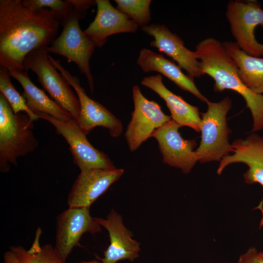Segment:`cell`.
<instances>
[{
    "label": "cell",
    "mask_w": 263,
    "mask_h": 263,
    "mask_svg": "<svg viewBox=\"0 0 263 263\" xmlns=\"http://www.w3.org/2000/svg\"><path fill=\"white\" fill-rule=\"evenodd\" d=\"M60 21L47 8L32 9L22 0H0V65L23 70L26 56L56 38Z\"/></svg>",
    "instance_id": "obj_1"
},
{
    "label": "cell",
    "mask_w": 263,
    "mask_h": 263,
    "mask_svg": "<svg viewBox=\"0 0 263 263\" xmlns=\"http://www.w3.org/2000/svg\"><path fill=\"white\" fill-rule=\"evenodd\" d=\"M197 58L204 75L214 81L215 92L233 90L243 96L253 118L252 132L263 130V95L247 88L238 74L236 63L225 50L223 43L209 37L200 41L195 47Z\"/></svg>",
    "instance_id": "obj_2"
},
{
    "label": "cell",
    "mask_w": 263,
    "mask_h": 263,
    "mask_svg": "<svg viewBox=\"0 0 263 263\" xmlns=\"http://www.w3.org/2000/svg\"><path fill=\"white\" fill-rule=\"evenodd\" d=\"M34 121L25 113H15L0 93V171L8 172L17 159L32 152L38 143L33 130Z\"/></svg>",
    "instance_id": "obj_3"
},
{
    "label": "cell",
    "mask_w": 263,
    "mask_h": 263,
    "mask_svg": "<svg viewBox=\"0 0 263 263\" xmlns=\"http://www.w3.org/2000/svg\"><path fill=\"white\" fill-rule=\"evenodd\" d=\"M206 103L207 111L202 113L201 141L195 150L202 163L220 161L232 150L228 141L230 130L226 122V115L232 106L231 99L226 96L219 102L208 100Z\"/></svg>",
    "instance_id": "obj_4"
},
{
    "label": "cell",
    "mask_w": 263,
    "mask_h": 263,
    "mask_svg": "<svg viewBox=\"0 0 263 263\" xmlns=\"http://www.w3.org/2000/svg\"><path fill=\"white\" fill-rule=\"evenodd\" d=\"M84 16L74 9L60 22L63 27L61 34L45 48L48 53L62 56L68 62L75 63L86 76L93 94L94 78L89 61L96 46L80 27L78 20Z\"/></svg>",
    "instance_id": "obj_5"
},
{
    "label": "cell",
    "mask_w": 263,
    "mask_h": 263,
    "mask_svg": "<svg viewBox=\"0 0 263 263\" xmlns=\"http://www.w3.org/2000/svg\"><path fill=\"white\" fill-rule=\"evenodd\" d=\"M46 47L36 49L25 57L23 70H32L37 75V80L50 97L78 121L80 105L78 98L70 85L49 59Z\"/></svg>",
    "instance_id": "obj_6"
},
{
    "label": "cell",
    "mask_w": 263,
    "mask_h": 263,
    "mask_svg": "<svg viewBox=\"0 0 263 263\" xmlns=\"http://www.w3.org/2000/svg\"><path fill=\"white\" fill-rule=\"evenodd\" d=\"M230 30L240 48L255 57L263 56V44L254 35L256 28H263V9L256 0H230L225 12Z\"/></svg>",
    "instance_id": "obj_7"
},
{
    "label": "cell",
    "mask_w": 263,
    "mask_h": 263,
    "mask_svg": "<svg viewBox=\"0 0 263 263\" xmlns=\"http://www.w3.org/2000/svg\"><path fill=\"white\" fill-rule=\"evenodd\" d=\"M55 128L69 146L73 162L80 170L92 169H116L110 158L93 147L80 129L78 121L72 118L68 121L57 119L46 113L36 112Z\"/></svg>",
    "instance_id": "obj_8"
},
{
    "label": "cell",
    "mask_w": 263,
    "mask_h": 263,
    "mask_svg": "<svg viewBox=\"0 0 263 263\" xmlns=\"http://www.w3.org/2000/svg\"><path fill=\"white\" fill-rule=\"evenodd\" d=\"M48 57L52 64L76 93L80 105L78 122L84 133L87 135L94 128L100 126L107 129L113 137L120 136L123 131L121 121L102 104L90 98L80 85L78 78L72 75L65 69L59 60H56L50 55Z\"/></svg>",
    "instance_id": "obj_9"
},
{
    "label": "cell",
    "mask_w": 263,
    "mask_h": 263,
    "mask_svg": "<svg viewBox=\"0 0 263 263\" xmlns=\"http://www.w3.org/2000/svg\"><path fill=\"white\" fill-rule=\"evenodd\" d=\"M132 91L134 110L125 136L130 151H134L171 118L157 103L146 98L138 86L134 85Z\"/></svg>",
    "instance_id": "obj_10"
},
{
    "label": "cell",
    "mask_w": 263,
    "mask_h": 263,
    "mask_svg": "<svg viewBox=\"0 0 263 263\" xmlns=\"http://www.w3.org/2000/svg\"><path fill=\"white\" fill-rule=\"evenodd\" d=\"M90 207H69L56 217L54 247L64 261L73 249L80 245L83 234L101 231V225L91 215Z\"/></svg>",
    "instance_id": "obj_11"
},
{
    "label": "cell",
    "mask_w": 263,
    "mask_h": 263,
    "mask_svg": "<svg viewBox=\"0 0 263 263\" xmlns=\"http://www.w3.org/2000/svg\"><path fill=\"white\" fill-rule=\"evenodd\" d=\"M181 126L171 119L158 129L152 137L157 141L163 162L179 168L184 173H189L197 161L195 139H185L179 132Z\"/></svg>",
    "instance_id": "obj_12"
},
{
    "label": "cell",
    "mask_w": 263,
    "mask_h": 263,
    "mask_svg": "<svg viewBox=\"0 0 263 263\" xmlns=\"http://www.w3.org/2000/svg\"><path fill=\"white\" fill-rule=\"evenodd\" d=\"M122 169L80 170L67 197L69 207H90L124 173Z\"/></svg>",
    "instance_id": "obj_13"
},
{
    "label": "cell",
    "mask_w": 263,
    "mask_h": 263,
    "mask_svg": "<svg viewBox=\"0 0 263 263\" xmlns=\"http://www.w3.org/2000/svg\"><path fill=\"white\" fill-rule=\"evenodd\" d=\"M141 29L153 38L150 46L175 61L188 75L194 78L204 75L196 52L186 47L183 40L167 26L153 23L142 27Z\"/></svg>",
    "instance_id": "obj_14"
},
{
    "label": "cell",
    "mask_w": 263,
    "mask_h": 263,
    "mask_svg": "<svg viewBox=\"0 0 263 263\" xmlns=\"http://www.w3.org/2000/svg\"><path fill=\"white\" fill-rule=\"evenodd\" d=\"M231 145L232 154L220 161L217 174L220 175L231 164L244 163L248 167L244 175L245 182L263 187V136L253 132L244 139L235 140Z\"/></svg>",
    "instance_id": "obj_15"
},
{
    "label": "cell",
    "mask_w": 263,
    "mask_h": 263,
    "mask_svg": "<svg viewBox=\"0 0 263 263\" xmlns=\"http://www.w3.org/2000/svg\"><path fill=\"white\" fill-rule=\"evenodd\" d=\"M97 13L93 21L84 31L96 47L104 45L110 36L134 33L138 25L129 17L114 8L108 0H96Z\"/></svg>",
    "instance_id": "obj_16"
},
{
    "label": "cell",
    "mask_w": 263,
    "mask_h": 263,
    "mask_svg": "<svg viewBox=\"0 0 263 263\" xmlns=\"http://www.w3.org/2000/svg\"><path fill=\"white\" fill-rule=\"evenodd\" d=\"M94 218L108 231L110 240L102 263H116L122 260L132 262L139 256L140 243L132 238V233L124 225L120 215L112 209L105 219Z\"/></svg>",
    "instance_id": "obj_17"
},
{
    "label": "cell",
    "mask_w": 263,
    "mask_h": 263,
    "mask_svg": "<svg viewBox=\"0 0 263 263\" xmlns=\"http://www.w3.org/2000/svg\"><path fill=\"white\" fill-rule=\"evenodd\" d=\"M141 84L153 91L164 99L170 111L172 120L181 127L187 126L200 132L201 117L199 108L169 91L164 84L161 75L145 77Z\"/></svg>",
    "instance_id": "obj_18"
},
{
    "label": "cell",
    "mask_w": 263,
    "mask_h": 263,
    "mask_svg": "<svg viewBox=\"0 0 263 263\" xmlns=\"http://www.w3.org/2000/svg\"><path fill=\"white\" fill-rule=\"evenodd\" d=\"M137 63L143 72H157L173 82L180 89L191 93L201 101L205 103L208 101L198 89L193 78L184 74L178 65L161 54L142 48L139 52Z\"/></svg>",
    "instance_id": "obj_19"
},
{
    "label": "cell",
    "mask_w": 263,
    "mask_h": 263,
    "mask_svg": "<svg viewBox=\"0 0 263 263\" xmlns=\"http://www.w3.org/2000/svg\"><path fill=\"white\" fill-rule=\"evenodd\" d=\"M11 76L22 87V96L28 108L34 113H46L57 119L68 121L74 118L72 115L50 98L44 91L37 87L30 80L27 72L19 68L7 69Z\"/></svg>",
    "instance_id": "obj_20"
},
{
    "label": "cell",
    "mask_w": 263,
    "mask_h": 263,
    "mask_svg": "<svg viewBox=\"0 0 263 263\" xmlns=\"http://www.w3.org/2000/svg\"><path fill=\"white\" fill-rule=\"evenodd\" d=\"M223 44L237 64L243 83L254 92L263 95V57L251 56L242 51L235 41Z\"/></svg>",
    "instance_id": "obj_21"
},
{
    "label": "cell",
    "mask_w": 263,
    "mask_h": 263,
    "mask_svg": "<svg viewBox=\"0 0 263 263\" xmlns=\"http://www.w3.org/2000/svg\"><path fill=\"white\" fill-rule=\"evenodd\" d=\"M38 237L28 250L20 245H12L10 250L16 255L20 263H65L51 244L40 246Z\"/></svg>",
    "instance_id": "obj_22"
},
{
    "label": "cell",
    "mask_w": 263,
    "mask_h": 263,
    "mask_svg": "<svg viewBox=\"0 0 263 263\" xmlns=\"http://www.w3.org/2000/svg\"><path fill=\"white\" fill-rule=\"evenodd\" d=\"M10 76L8 71L0 67V93L5 97L15 113L23 112L33 121L38 120L39 117L28 108L24 98L15 89Z\"/></svg>",
    "instance_id": "obj_23"
},
{
    "label": "cell",
    "mask_w": 263,
    "mask_h": 263,
    "mask_svg": "<svg viewBox=\"0 0 263 263\" xmlns=\"http://www.w3.org/2000/svg\"><path fill=\"white\" fill-rule=\"evenodd\" d=\"M117 9L129 17L138 26L148 25L151 20L150 0H115Z\"/></svg>",
    "instance_id": "obj_24"
},
{
    "label": "cell",
    "mask_w": 263,
    "mask_h": 263,
    "mask_svg": "<svg viewBox=\"0 0 263 263\" xmlns=\"http://www.w3.org/2000/svg\"><path fill=\"white\" fill-rule=\"evenodd\" d=\"M27 6L35 9L49 8L60 22L75 9L71 0H22Z\"/></svg>",
    "instance_id": "obj_25"
},
{
    "label": "cell",
    "mask_w": 263,
    "mask_h": 263,
    "mask_svg": "<svg viewBox=\"0 0 263 263\" xmlns=\"http://www.w3.org/2000/svg\"><path fill=\"white\" fill-rule=\"evenodd\" d=\"M258 254L257 249L251 247L240 256L237 263H259L257 260Z\"/></svg>",
    "instance_id": "obj_26"
},
{
    "label": "cell",
    "mask_w": 263,
    "mask_h": 263,
    "mask_svg": "<svg viewBox=\"0 0 263 263\" xmlns=\"http://www.w3.org/2000/svg\"><path fill=\"white\" fill-rule=\"evenodd\" d=\"M3 260V263H20L16 255L10 250L4 253Z\"/></svg>",
    "instance_id": "obj_27"
},
{
    "label": "cell",
    "mask_w": 263,
    "mask_h": 263,
    "mask_svg": "<svg viewBox=\"0 0 263 263\" xmlns=\"http://www.w3.org/2000/svg\"><path fill=\"white\" fill-rule=\"evenodd\" d=\"M257 208L259 209L262 212V218L261 219L260 222V226H262L263 225V202H261L258 207H257Z\"/></svg>",
    "instance_id": "obj_28"
},
{
    "label": "cell",
    "mask_w": 263,
    "mask_h": 263,
    "mask_svg": "<svg viewBox=\"0 0 263 263\" xmlns=\"http://www.w3.org/2000/svg\"><path fill=\"white\" fill-rule=\"evenodd\" d=\"M257 260L259 263H263V252H258Z\"/></svg>",
    "instance_id": "obj_29"
},
{
    "label": "cell",
    "mask_w": 263,
    "mask_h": 263,
    "mask_svg": "<svg viewBox=\"0 0 263 263\" xmlns=\"http://www.w3.org/2000/svg\"><path fill=\"white\" fill-rule=\"evenodd\" d=\"M77 263H102L101 262H99L96 260H92L90 261H82Z\"/></svg>",
    "instance_id": "obj_30"
}]
</instances>
